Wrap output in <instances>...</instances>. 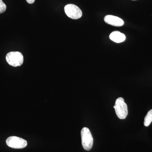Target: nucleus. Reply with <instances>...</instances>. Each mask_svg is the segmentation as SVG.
Instances as JSON below:
<instances>
[{"mask_svg":"<svg viewBox=\"0 0 152 152\" xmlns=\"http://www.w3.org/2000/svg\"><path fill=\"white\" fill-rule=\"evenodd\" d=\"M113 107L115 110L117 116L120 119H124L128 113L127 105L124 100L122 97L118 98Z\"/></svg>","mask_w":152,"mask_h":152,"instance_id":"nucleus-1","label":"nucleus"},{"mask_svg":"<svg viewBox=\"0 0 152 152\" xmlns=\"http://www.w3.org/2000/svg\"><path fill=\"white\" fill-rule=\"evenodd\" d=\"M81 135L83 148L86 151H89L92 148L94 143V139L90 130L88 128H83Z\"/></svg>","mask_w":152,"mask_h":152,"instance_id":"nucleus-2","label":"nucleus"},{"mask_svg":"<svg viewBox=\"0 0 152 152\" xmlns=\"http://www.w3.org/2000/svg\"><path fill=\"white\" fill-rule=\"evenodd\" d=\"M6 58L7 62L13 67L21 66L23 63V56L21 53L19 52H10L7 54Z\"/></svg>","mask_w":152,"mask_h":152,"instance_id":"nucleus-3","label":"nucleus"},{"mask_svg":"<svg viewBox=\"0 0 152 152\" xmlns=\"http://www.w3.org/2000/svg\"><path fill=\"white\" fill-rule=\"evenodd\" d=\"M6 143L9 147L15 149H22L27 145L26 140L19 137L12 136L9 137L6 140Z\"/></svg>","mask_w":152,"mask_h":152,"instance_id":"nucleus-4","label":"nucleus"},{"mask_svg":"<svg viewBox=\"0 0 152 152\" xmlns=\"http://www.w3.org/2000/svg\"><path fill=\"white\" fill-rule=\"evenodd\" d=\"M64 11L66 15L71 19L77 20L82 16V12L77 6L73 4H69L65 7Z\"/></svg>","mask_w":152,"mask_h":152,"instance_id":"nucleus-5","label":"nucleus"},{"mask_svg":"<svg viewBox=\"0 0 152 152\" xmlns=\"http://www.w3.org/2000/svg\"><path fill=\"white\" fill-rule=\"evenodd\" d=\"M104 20L108 24L116 27L122 26L124 23V20L118 17L108 15L104 18Z\"/></svg>","mask_w":152,"mask_h":152,"instance_id":"nucleus-6","label":"nucleus"},{"mask_svg":"<svg viewBox=\"0 0 152 152\" xmlns=\"http://www.w3.org/2000/svg\"><path fill=\"white\" fill-rule=\"evenodd\" d=\"M110 38L111 40L117 43L122 42L126 40V36L123 33L118 31L113 32L110 34Z\"/></svg>","mask_w":152,"mask_h":152,"instance_id":"nucleus-7","label":"nucleus"},{"mask_svg":"<svg viewBox=\"0 0 152 152\" xmlns=\"http://www.w3.org/2000/svg\"><path fill=\"white\" fill-rule=\"evenodd\" d=\"M152 122V109L148 112L144 120V125L148 126Z\"/></svg>","mask_w":152,"mask_h":152,"instance_id":"nucleus-8","label":"nucleus"},{"mask_svg":"<svg viewBox=\"0 0 152 152\" xmlns=\"http://www.w3.org/2000/svg\"><path fill=\"white\" fill-rule=\"evenodd\" d=\"M7 9V6L2 1L0 0V14L3 13Z\"/></svg>","mask_w":152,"mask_h":152,"instance_id":"nucleus-9","label":"nucleus"},{"mask_svg":"<svg viewBox=\"0 0 152 152\" xmlns=\"http://www.w3.org/2000/svg\"><path fill=\"white\" fill-rule=\"evenodd\" d=\"M26 1L28 4H32L34 2L35 0H26Z\"/></svg>","mask_w":152,"mask_h":152,"instance_id":"nucleus-10","label":"nucleus"},{"mask_svg":"<svg viewBox=\"0 0 152 152\" xmlns=\"http://www.w3.org/2000/svg\"><path fill=\"white\" fill-rule=\"evenodd\" d=\"M133 1H135V0H133Z\"/></svg>","mask_w":152,"mask_h":152,"instance_id":"nucleus-11","label":"nucleus"}]
</instances>
